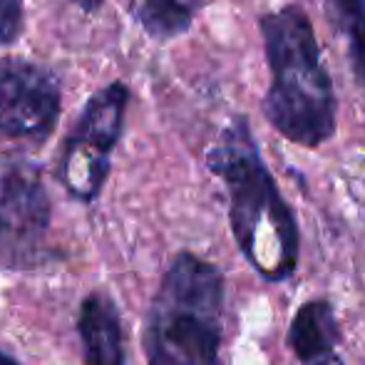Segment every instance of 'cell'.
Listing matches in <instances>:
<instances>
[{"instance_id": "277c9868", "label": "cell", "mask_w": 365, "mask_h": 365, "mask_svg": "<svg viewBox=\"0 0 365 365\" xmlns=\"http://www.w3.org/2000/svg\"><path fill=\"white\" fill-rule=\"evenodd\" d=\"M130 87L110 82L85 102L60 157V179L80 202H92L110 174V159L125 130Z\"/></svg>"}, {"instance_id": "6da1fadb", "label": "cell", "mask_w": 365, "mask_h": 365, "mask_svg": "<svg viewBox=\"0 0 365 365\" xmlns=\"http://www.w3.org/2000/svg\"><path fill=\"white\" fill-rule=\"evenodd\" d=\"M207 167L229 197V226L246 264L284 284L298 269L301 226L276 184L246 115H234L207 152Z\"/></svg>"}, {"instance_id": "8992f818", "label": "cell", "mask_w": 365, "mask_h": 365, "mask_svg": "<svg viewBox=\"0 0 365 365\" xmlns=\"http://www.w3.org/2000/svg\"><path fill=\"white\" fill-rule=\"evenodd\" d=\"M63 110L60 80L50 70L23 60L0 65V137L43 145Z\"/></svg>"}, {"instance_id": "4fadbf2b", "label": "cell", "mask_w": 365, "mask_h": 365, "mask_svg": "<svg viewBox=\"0 0 365 365\" xmlns=\"http://www.w3.org/2000/svg\"><path fill=\"white\" fill-rule=\"evenodd\" d=\"M0 365H20V363L13 361L10 356H5V353H0Z\"/></svg>"}, {"instance_id": "5b68a950", "label": "cell", "mask_w": 365, "mask_h": 365, "mask_svg": "<svg viewBox=\"0 0 365 365\" xmlns=\"http://www.w3.org/2000/svg\"><path fill=\"white\" fill-rule=\"evenodd\" d=\"M50 214L40 169L23 157H0V264L10 269L40 264Z\"/></svg>"}, {"instance_id": "8fae6325", "label": "cell", "mask_w": 365, "mask_h": 365, "mask_svg": "<svg viewBox=\"0 0 365 365\" xmlns=\"http://www.w3.org/2000/svg\"><path fill=\"white\" fill-rule=\"evenodd\" d=\"M25 28V3L23 0H0V48L20 40Z\"/></svg>"}, {"instance_id": "3957f363", "label": "cell", "mask_w": 365, "mask_h": 365, "mask_svg": "<svg viewBox=\"0 0 365 365\" xmlns=\"http://www.w3.org/2000/svg\"><path fill=\"white\" fill-rule=\"evenodd\" d=\"M226 281L202 256L172 259L152 298L145 326L149 365H219L224 343Z\"/></svg>"}, {"instance_id": "ba28073f", "label": "cell", "mask_w": 365, "mask_h": 365, "mask_svg": "<svg viewBox=\"0 0 365 365\" xmlns=\"http://www.w3.org/2000/svg\"><path fill=\"white\" fill-rule=\"evenodd\" d=\"M341 338L343 333L336 306L328 298H311L293 313L286 331V346L298 358V363H308L313 358L336 353Z\"/></svg>"}, {"instance_id": "30bf717a", "label": "cell", "mask_w": 365, "mask_h": 365, "mask_svg": "<svg viewBox=\"0 0 365 365\" xmlns=\"http://www.w3.org/2000/svg\"><path fill=\"white\" fill-rule=\"evenodd\" d=\"M204 0H135V18L154 40H174L197 20Z\"/></svg>"}, {"instance_id": "7a4b0ae2", "label": "cell", "mask_w": 365, "mask_h": 365, "mask_svg": "<svg viewBox=\"0 0 365 365\" xmlns=\"http://www.w3.org/2000/svg\"><path fill=\"white\" fill-rule=\"evenodd\" d=\"M269 87L264 120L291 145L318 149L336 137L338 95L308 13L286 3L259 20Z\"/></svg>"}, {"instance_id": "9c48e42d", "label": "cell", "mask_w": 365, "mask_h": 365, "mask_svg": "<svg viewBox=\"0 0 365 365\" xmlns=\"http://www.w3.org/2000/svg\"><path fill=\"white\" fill-rule=\"evenodd\" d=\"M333 33L343 40L353 82L365 97V0H321Z\"/></svg>"}, {"instance_id": "52a82bcc", "label": "cell", "mask_w": 365, "mask_h": 365, "mask_svg": "<svg viewBox=\"0 0 365 365\" xmlns=\"http://www.w3.org/2000/svg\"><path fill=\"white\" fill-rule=\"evenodd\" d=\"M77 333L87 365H127L122 318L107 293L95 291L82 301Z\"/></svg>"}, {"instance_id": "7c38bea8", "label": "cell", "mask_w": 365, "mask_h": 365, "mask_svg": "<svg viewBox=\"0 0 365 365\" xmlns=\"http://www.w3.org/2000/svg\"><path fill=\"white\" fill-rule=\"evenodd\" d=\"M301 365H346V363H343V358L338 356V353H328V356L313 358V361H308V363H301Z\"/></svg>"}]
</instances>
